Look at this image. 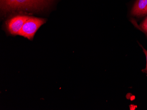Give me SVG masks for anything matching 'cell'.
Segmentation results:
<instances>
[{
  "mask_svg": "<svg viewBox=\"0 0 147 110\" xmlns=\"http://www.w3.org/2000/svg\"><path fill=\"white\" fill-rule=\"evenodd\" d=\"M49 0H1V7L3 11L18 10H35L41 9Z\"/></svg>",
  "mask_w": 147,
  "mask_h": 110,
  "instance_id": "6da1fadb",
  "label": "cell"
},
{
  "mask_svg": "<svg viewBox=\"0 0 147 110\" xmlns=\"http://www.w3.org/2000/svg\"><path fill=\"white\" fill-rule=\"evenodd\" d=\"M45 23L44 19L30 17L24 24L19 35L32 40L37 30Z\"/></svg>",
  "mask_w": 147,
  "mask_h": 110,
  "instance_id": "7a4b0ae2",
  "label": "cell"
},
{
  "mask_svg": "<svg viewBox=\"0 0 147 110\" xmlns=\"http://www.w3.org/2000/svg\"><path fill=\"white\" fill-rule=\"evenodd\" d=\"M29 18L24 15H18L11 19L7 25L9 32L12 35H19L24 24Z\"/></svg>",
  "mask_w": 147,
  "mask_h": 110,
  "instance_id": "3957f363",
  "label": "cell"
},
{
  "mask_svg": "<svg viewBox=\"0 0 147 110\" xmlns=\"http://www.w3.org/2000/svg\"><path fill=\"white\" fill-rule=\"evenodd\" d=\"M147 7V0H137L132 10V14L135 16L142 15Z\"/></svg>",
  "mask_w": 147,
  "mask_h": 110,
  "instance_id": "277c9868",
  "label": "cell"
},
{
  "mask_svg": "<svg viewBox=\"0 0 147 110\" xmlns=\"http://www.w3.org/2000/svg\"><path fill=\"white\" fill-rule=\"evenodd\" d=\"M141 27L145 32L147 31V17L141 25Z\"/></svg>",
  "mask_w": 147,
  "mask_h": 110,
  "instance_id": "5b68a950",
  "label": "cell"
},
{
  "mask_svg": "<svg viewBox=\"0 0 147 110\" xmlns=\"http://www.w3.org/2000/svg\"><path fill=\"white\" fill-rule=\"evenodd\" d=\"M143 50L144 52V54H145V56H146V61H147V63H146V68H145L144 70H145L146 72H147V50H145V49L144 48H143Z\"/></svg>",
  "mask_w": 147,
  "mask_h": 110,
  "instance_id": "8992f818",
  "label": "cell"
},
{
  "mask_svg": "<svg viewBox=\"0 0 147 110\" xmlns=\"http://www.w3.org/2000/svg\"><path fill=\"white\" fill-rule=\"evenodd\" d=\"M147 14V7L146 8V9L144 11V12H143V15H145Z\"/></svg>",
  "mask_w": 147,
  "mask_h": 110,
  "instance_id": "52a82bcc",
  "label": "cell"
},
{
  "mask_svg": "<svg viewBox=\"0 0 147 110\" xmlns=\"http://www.w3.org/2000/svg\"></svg>",
  "mask_w": 147,
  "mask_h": 110,
  "instance_id": "ba28073f",
  "label": "cell"
}]
</instances>
